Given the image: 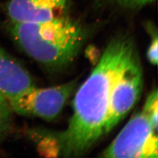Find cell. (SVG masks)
I'll use <instances>...</instances> for the list:
<instances>
[{
    "mask_svg": "<svg viewBox=\"0 0 158 158\" xmlns=\"http://www.w3.org/2000/svg\"><path fill=\"white\" fill-rule=\"evenodd\" d=\"M142 87V70L136 53L120 72L113 84L104 135L113 130L135 106Z\"/></svg>",
    "mask_w": 158,
    "mask_h": 158,
    "instance_id": "cell-5",
    "label": "cell"
},
{
    "mask_svg": "<svg viewBox=\"0 0 158 158\" xmlns=\"http://www.w3.org/2000/svg\"><path fill=\"white\" fill-rule=\"evenodd\" d=\"M11 108L8 99L0 95V134L8 124Z\"/></svg>",
    "mask_w": 158,
    "mask_h": 158,
    "instance_id": "cell-9",
    "label": "cell"
},
{
    "mask_svg": "<svg viewBox=\"0 0 158 158\" xmlns=\"http://www.w3.org/2000/svg\"><path fill=\"white\" fill-rule=\"evenodd\" d=\"M11 34L28 56L54 69L72 62L85 38L82 27L65 15L41 23H13Z\"/></svg>",
    "mask_w": 158,
    "mask_h": 158,
    "instance_id": "cell-2",
    "label": "cell"
},
{
    "mask_svg": "<svg viewBox=\"0 0 158 158\" xmlns=\"http://www.w3.org/2000/svg\"><path fill=\"white\" fill-rule=\"evenodd\" d=\"M158 91L156 89L148 97L142 111L155 131L158 128Z\"/></svg>",
    "mask_w": 158,
    "mask_h": 158,
    "instance_id": "cell-8",
    "label": "cell"
},
{
    "mask_svg": "<svg viewBox=\"0 0 158 158\" xmlns=\"http://www.w3.org/2000/svg\"><path fill=\"white\" fill-rule=\"evenodd\" d=\"M70 0H10L6 11L12 23L44 22L64 15Z\"/></svg>",
    "mask_w": 158,
    "mask_h": 158,
    "instance_id": "cell-6",
    "label": "cell"
},
{
    "mask_svg": "<svg viewBox=\"0 0 158 158\" xmlns=\"http://www.w3.org/2000/svg\"><path fill=\"white\" fill-rule=\"evenodd\" d=\"M152 41L148 50L147 56L153 64H157L158 63V40L157 35L153 36Z\"/></svg>",
    "mask_w": 158,
    "mask_h": 158,
    "instance_id": "cell-11",
    "label": "cell"
},
{
    "mask_svg": "<svg viewBox=\"0 0 158 158\" xmlns=\"http://www.w3.org/2000/svg\"><path fill=\"white\" fill-rule=\"evenodd\" d=\"M35 86L26 69L0 47V95L10 100Z\"/></svg>",
    "mask_w": 158,
    "mask_h": 158,
    "instance_id": "cell-7",
    "label": "cell"
},
{
    "mask_svg": "<svg viewBox=\"0 0 158 158\" xmlns=\"http://www.w3.org/2000/svg\"><path fill=\"white\" fill-rule=\"evenodd\" d=\"M123 7L131 9L139 8L152 3L155 0H110Z\"/></svg>",
    "mask_w": 158,
    "mask_h": 158,
    "instance_id": "cell-10",
    "label": "cell"
},
{
    "mask_svg": "<svg viewBox=\"0 0 158 158\" xmlns=\"http://www.w3.org/2000/svg\"><path fill=\"white\" fill-rule=\"evenodd\" d=\"M76 85L77 81L72 80L48 88L35 86L8 101L12 111L18 114L51 121L62 111Z\"/></svg>",
    "mask_w": 158,
    "mask_h": 158,
    "instance_id": "cell-4",
    "label": "cell"
},
{
    "mask_svg": "<svg viewBox=\"0 0 158 158\" xmlns=\"http://www.w3.org/2000/svg\"><path fill=\"white\" fill-rule=\"evenodd\" d=\"M147 116L134 115L110 145L102 153L105 158H158V139Z\"/></svg>",
    "mask_w": 158,
    "mask_h": 158,
    "instance_id": "cell-3",
    "label": "cell"
},
{
    "mask_svg": "<svg viewBox=\"0 0 158 158\" xmlns=\"http://www.w3.org/2000/svg\"><path fill=\"white\" fill-rule=\"evenodd\" d=\"M136 53L130 37L116 36L110 42L97 66L75 96L68 128L55 140L57 153L79 156L104 135L113 84Z\"/></svg>",
    "mask_w": 158,
    "mask_h": 158,
    "instance_id": "cell-1",
    "label": "cell"
}]
</instances>
